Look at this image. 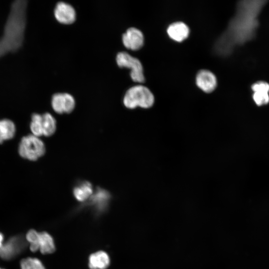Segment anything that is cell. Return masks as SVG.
<instances>
[{
  "label": "cell",
  "mask_w": 269,
  "mask_h": 269,
  "mask_svg": "<svg viewBox=\"0 0 269 269\" xmlns=\"http://www.w3.org/2000/svg\"><path fill=\"white\" fill-rule=\"evenodd\" d=\"M18 151L22 158L35 161L45 154L46 149L43 141L39 137L31 134L21 139Z\"/></svg>",
  "instance_id": "4"
},
{
  "label": "cell",
  "mask_w": 269,
  "mask_h": 269,
  "mask_svg": "<svg viewBox=\"0 0 269 269\" xmlns=\"http://www.w3.org/2000/svg\"><path fill=\"white\" fill-rule=\"evenodd\" d=\"M267 2L261 0L239 2L235 15L218 41V48L221 52L227 54L235 46L243 44L255 37L259 25V15Z\"/></svg>",
  "instance_id": "1"
},
{
  "label": "cell",
  "mask_w": 269,
  "mask_h": 269,
  "mask_svg": "<svg viewBox=\"0 0 269 269\" xmlns=\"http://www.w3.org/2000/svg\"><path fill=\"white\" fill-rule=\"evenodd\" d=\"M116 61L119 66L131 69L130 75L134 81L140 83L144 81L143 67L138 59L126 51H121L117 54Z\"/></svg>",
  "instance_id": "5"
},
{
  "label": "cell",
  "mask_w": 269,
  "mask_h": 269,
  "mask_svg": "<svg viewBox=\"0 0 269 269\" xmlns=\"http://www.w3.org/2000/svg\"><path fill=\"white\" fill-rule=\"evenodd\" d=\"M15 132V126L12 121L9 119L0 120V143L12 138Z\"/></svg>",
  "instance_id": "17"
},
{
  "label": "cell",
  "mask_w": 269,
  "mask_h": 269,
  "mask_svg": "<svg viewBox=\"0 0 269 269\" xmlns=\"http://www.w3.org/2000/svg\"><path fill=\"white\" fill-rule=\"evenodd\" d=\"M110 263L108 255L104 251L92 254L89 258V267L90 269H106Z\"/></svg>",
  "instance_id": "13"
},
{
  "label": "cell",
  "mask_w": 269,
  "mask_h": 269,
  "mask_svg": "<svg viewBox=\"0 0 269 269\" xmlns=\"http://www.w3.org/2000/svg\"><path fill=\"white\" fill-rule=\"evenodd\" d=\"M40 127L42 135L50 136L56 130V121L53 116L49 113L41 115Z\"/></svg>",
  "instance_id": "15"
},
{
  "label": "cell",
  "mask_w": 269,
  "mask_h": 269,
  "mask_svg": "<svg viewBox=\"0 0 269 269\" xmlns=\"http://www.w3.org/2000/svg\"><path fill=\"white\" fill-rule=\"evenodd\" d=\"M123 102L125 106L130 109L137 107L149 108L154 102L153 94L146 87L137 85L130 88L126 92Z\"/></svg>",
  "instance_id": "3"
},
{
  "label": "cell",
  "mask_w": 269,
  "mask_h": 269,
  "mask_svg": "<svg viewBox=\"0 0 269 269\" xmlns=\"http://www.w3.org/2000/svg\"><path fill=\"white\" fill-rule=\"evenodd\" d=\"M122 41L127 48L134 50H137L143 45V34L138 28L131 27L128 28L123 34Z\"/></svg>",
  "instance_id": "7"
},
{
  "label": "cell",
  "mask_w": 269,
  "mask_h": 269,
  "mask_svg": "<svg viewBox=\"0 0 269 269\" xmlns=\"http://www.w3.org/2000/svg\"><path fill=\"white\" fill-rule=\"evenodd\" d=\"M20 247V240L12 238L0 247V257L4 260L10 259L19 252Z\"/></svg>",
  "instance_id": "12"
},
{
  "label": "cell",
  "mask_w": 269,
  "mask_h": 269,
  "mask_svg": "<svg viewBox=\"0 0 269 269\" xmlns=\"http://www.w3.org/2000/svg\"><path fill=\"white\" fill-rule=\"evenodd\" d=\"M20 265L21 269H45L41 261L36 258L23 259Z\"/></svg>",
  "instance_id": "19"
},
{
  "label": "cell",
  "mask_w": 269,
  "mask_h": 269,
  "mask_svg": "<svg viewBox=\"0 0 269 269\" xmlns=\"http://www.w3.org/2000/svg\"><path fill=\"white\" fill-rule=\"evenodd\" d=\"M3 239V235L1 233H0V247L2 245Z\"/></svg>",
  "instance_id": "20"
},
{
  "label": "cell",
  "mask_w": 269,
  "mask_h": 269,
  "mask_svg": "<svg viewBox=\"0 0 269 269\" xmlns=\"http://www.w3.org/2000/svg\"><path fill=\"white\" fill-rule=\"evenodd\" d=\"M109 199V193L101 188L98 189L95 194L91 197L92 203L99 210L103 209L106 207Z\"/></svg>",
  "instance_id": "18"
},
{
  "label": "cell",
  "mask_w": 269,
  "mask_h": 269,
  "mask_svg": "<svg viewBox=\"0 0 269 269\" xmlns=\"http://www.w3.org/2000/svg\"><path fill=\"white\" fill-rule=\"evenodd\" d=\"M167 32L172 39L177 42H181L187 38L189 29L184 23L179 21L169 25Z\"/></svg>",
  "instance_id": "11"
},
{
  "label": "cell",
  "mask_w": 269,
  "mask_h": 269,
  "mask_svg": "<svg viewBox=\"0 0 269 269\" xmlns=\"http://www.w3.org/2000/svg\"><path fill=\"white\" fill-rule=\"evenodd\" d=\"M196 83L197 86L206 93L214 90L217 85V80L214 74L207 70H202L197 74Z\"/></svg>",
  "instance_id": "9"
},
{
  "label": "cell",
  "mask_w": 269,
  "mask_h": 269,
  "mask_svg": "<svg viewBox=\"0 0 269 269\" xmlns=\"http://www.w3.org/2000/svg\"><path fill=\"white\" fill-rule=\"evenodd\" d=\"M26 0L12 3L2 35L0 38V58L17 51L22 45L26 25Z\"/></svg>",
  "instance_id": "2"
},
{
  "label": "cell",
  "mask_w": 269,
  "mask_h": 269,
  "mask_svg": "<svg viewBox=\"0 0 269 269\" xmlns=\"http://www.w3.org/2000/svg\"><path fill=\"white\" fill-rule=\"evenodd\" d=\"M54 16L60 22L69 24L76 19V11L72 5L64 1L57 3L54 10Z\"/></svg>",
  "instance_id": "8"
},
{
  "label": "cell",
  "mask_w": 269,
  "mask_h": 269,
  "mask_svg": "<svg viewBox=\"0 0 269 269\" xmlns=\"http://www.w3.org/2000/svg\"><path fill=\"white\" fill-rule=\"evenodd\" d=\"M92 184L88 181H82L78 183L73 189V194L79 201L83 202L90 198L93 194Z\"/></svg>",
  "instance_id": "16"
},
{
  "label": "cell",
  "mask_w": 269,
  "mask_h": 269,
  "mask_svg": "<svg viewBox=\"0 0 269 269\" xmlns=\"http://www.w3.org/2000/svg\"><path fill=\"white\" fill-rule=\"evenodd\" d=\"M37 244L42 254H51L55 250L52 237L46 232H38Z\"/></svg>",
  "instance_id": "14"
},
{
  "label": "cell",
  "mask_w": 269,
  "mask_h": 269,
  "mask_svg": "<svg viewBox=\"0 0 269 269\" xmlns=\"http://www.w3.org/2000/svg\"></svg>",
  "instance_id": "21"
},
{
  "label": "cell",
  "mask_w": 269,
  "mask_h": 269,
  "mask_svg": "<svg viewBox=\"0 0 269 269\" xmlns=\"http://www.w3.org/2000/svg\"><path fill=\"white\" fill-rule=\"evenodd\" d=\"M253 98L258 106H262L269 102V84L259 81L252 86Z\"/></svg>",
  "instance_id": "10"
},
{
  "label": "cell",
  "mask_w": 269,
  "mask_h": 269,
  "mask_svg": "<svg viewBox=\"0 0 269 269\" xmlns=\"http://www.w3.org/2000/svg\"><path fill=\"white\" fill-rule=\"evenodd\" d=\"M51 105L54 111L58 113H69L75 108L74 97L68 93H57L52 97Z\"/></svg>",
  "instance_id": "6"
}]
</instances>
